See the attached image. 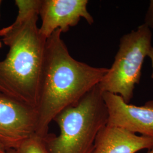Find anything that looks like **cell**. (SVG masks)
Listing matches in <instances>:
<instances>
[{
	"instance_id": "cell-6",
	"label": "cell",
	"mask_w": 153,
	"mask_h": 153,
	"mask_svg": "<svg viewBox=\"0 0 153 153\" xmlns=\"http://www.w3.org/2000/svg\"><path fill=\"white\" fill-rule=\"evenodd\" d=\"M108 111L107 126L153 138V100L142 106L126 103L119 95L102 92Z\"/></svg>"
},
{
	"instance_id": "cell-9",
	"label": "cell",
	"mask_w": 153,
	"mask_h": 153,
	"mask_svg": "<svg viewBox=\"0 0 153 153\" xmlns=\"http://www.w3.org/2000/svg\"><path fill=\"white\" fill-rule=\"evenodd\" d=\"M16 151V153H50L44 138L35 133L23 141Z\"/></svg>"
},
{
	"instance_id": "cell-3",
	"label": "cell",
	"mask_w": 153,
	"mask_h": 153,
	"mask_svg": "<svg viewBox=\"0 0 153 153\" xmlns=\"http://www.w3.org/2000/svg\"><path fill=\"white\" fill-rule=\"evenodd\" d=\"M108 116L102 91L97 85L55 117L59 134L49 133L44 138L49 153H93L96 137L107 125Z\"/></svg>"
},
{
	"instance_id": "cell-11",
	"label": "cell",
	"mask_w": 153,
	"mask_h": 153,
	"mask_svg": "<svg viewBox=\"0 0 153 153\" xmlns=\"http://www.w3.org/2000/svg\"><path fill=\"white\" fill-rule=\"evenodd\" d=\"M8 30H9V27H7L4 28L2 29H1L0 30V37H4L6 34L8 32ZM2 47V43L0 41V48H1Z\"/></svg>"
},
{
	"instance_id": "cell-7",
	"label": "cell",
	"mask_w": 153,
	"mask_h": 153,
	"mask_svg": "<svg viewBox=\"0 0 153 153\" xmlns=\"http://www.w3.org/2000/svg\"><path fill=\"white\" fill-rule=\"evenodd\" d=\"M88 0H42L39 11L40 35L47 40L57 30L65 33L81 18L92 25L94 21L88 11Z\"/></svg>"
},
{
	"instance_id": "cell-5",
	"label": "cell",
	"mask_w": 153,
	"mask_h": 153,
	"mask_svg": "<svg viewBox=\"0 0 153 153\" xmlns=\"http://www.w3.org/2000/svg\"><path fill=\"white\" fill-rule=\"evenodd\" d=\"M36 108L0 91V142L6 150H16L35 133Z\"/></svg>"
},
{
	"instance_id": "cell-16",
	"label": "cell",
	"mask_w": 153,
	"mask_h": 153,
	"mask_svg": "<svg viewBox=\"0 0 153 153\" xmlns=\"http://www.w3.org/2000/svg\"><path fill=\"white\" fill-rule=\"evenodd\" d=\"M1 3H2V1L0 0V6H1Z\"/></svg>"
},
{
	"instance_id": "cell-1",
	"label": "cell",
	"mask_w": 153,
	"mask_h": 153,
	"mask_svg": "<svg viewBox=\"0 0 153 153\" xmlns=\"http://www.w3.org/2000/svg\"><path fill=\"white\" fill-rule=\"evenodd\" d=\"M57 30L46 40L44 61L36 107L35 134L44 138L49 126L63 109L75 104L96 85L108 71L74 59Z\"/></svg>"
},
{
	"instance_id": "cell-12",
	"label": "cell",
	"mask_w": 153,
	"mask_h": 153,
	"mask_svg": "<svg viewBox=\"0 0 153 153\" xmlns=\"http://www.w3.org/2000/svg\"><path fill=\"white\" fill-rule=\"evenodd\" d=\"M148 56L150 57V59L152 60V69H153L152 74V78H153V47H152L151 49L148 53Z\"/></svg>"
},
{
	"instance_id": "cell-15",
	"label": "cell",
	"mask_w": 153,
	"mask_h": 153,
	"mask_svg": "<svg viewBox=\"0 0 153 153\" xmlns=\"http://www.w3.org/2000/svg\"><path fill=\"white\" fill-rule=\"evenodd\" d=\"M148 153H153V148H152L150 150H149V152H148Z\"/></svg>"
},
{
	"instance_id": "cell-13",
	"label": "cell",
	"mask_w": 153,
	"mask_h": 153,
	"mask_svg": "<svg viewBox=\"0 0 153 153\" xmlns=\"http://www.w3.org/2000/svg\"><path fill=\"white\" fill-rule=\"evenodd\" d=\"M6 149L0 142V153H6Z\"/></svg>"
},
{
	"instance_id": "cell-8",
	"label": "cell",
	"mask_w": 153,
	"mask_h": 153,
	"mask_svg": "<svg viewBox=\"0 0 153 153\" xmlns=\"http://www.w3.org/2000/svg\"><path fill=\"white\" fill-rule=\"evenodd\" d=\"M153 148V138L107 125L99 131L92 153H136Z\"/></svg>"
},
{
	"instance_id": "cell-2",
	"label": "cell",
	"mask_w": 153,
	"mask_h": 153,
	"mask_svg": "<svg viewBox=\"0 0 153 153\" xmlns=\"http://www.w3.org/2000/svg\"><path fill=\"white\" fill-rule=\"evenodd\" d=\"M39 11L18 10L2 42L9 47L0 61V91L36 108L46 39L39 33Z\"/></svg>"
},
{
	"instance_id": "cell-4",
	"label": "cell",
	"mask_w": 153,
	"mask_h": 153,
	"mask_svg": "<svg viewBox=\"0 0 153 153\" xmlns=\"http://www.w3.org/2000/svg\"><path fill=\"white\" fill-rule=\"evenodd\" d=\"M152 36L144 23L120 39L115 61L98 84L102 92L119 95L129 103L135 85L140 82L143 62L152 48Z\"/></svg>"
},
{
	"instance_id": "cell-14",
	"label": "cell",
	"mask_w": 153,
	"mask_h": 153,
	"mask_svg": "<svg viewBox=\"0 0 153 153\" xmlns=\"http://www.w3.org/2000/svg\"><path fill=\"white\" fill-rule=\"evenodd\" d=\"M6 153H16V150L14 149H8L6 150Z\"/></svg>"
},
{
	"instance_id": "cell-10",
	"label": "cell",
	"mask_w": 153,
	"mask_h": 153,
	"mask_svg": "<svg viewBox=\"0 0 153 153\" xmlns=\"http://www.w3.org/2000/svg\"><path fill=\"white\" fill-rule=\"evenodd\" d=\"M149 27L153 28V1L150 2L146 16L145 18V23Z\"/></svg>"
}]
</instances>
